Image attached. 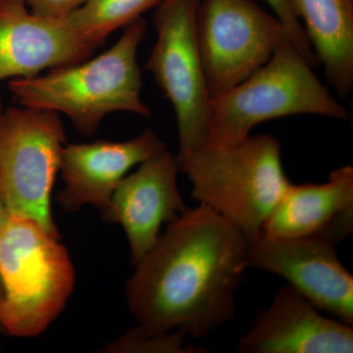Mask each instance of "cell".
I'll return each mask as SVG.
<instances>
[{"label":"cell","instance_id":"6da1fadb","mask_svg":"<svg viewBox=\"0 0 353 353\" xmlns=\"http://www.w3.org/2000/svg\"><path fill=\"white\" fill-rule=\"evenodd\" d=\"M248 241L199 204L169 223L127 283L128 307L139 324L208 336L236 316L248 266Z\"/></svg>","mask_w":353,"mask_h":353},{"label":"cell","instance_id":"7a4b0ae2","mask_svg":"<svg viewBox=\"0 0 353 353\" xmlns=\"http://www.w3.org/2000/svg\"><path fill=\"white\" fill-rule=\"evenodd\" d=\"M146 29V21L139 18L97 57L31 78L14 79L9 81V90L23 108L65 114L85 136L94 134L111 113L150 117L152 110L141 99L138 61Z\"/></svg>","mask_w":353,"mask_h":353},{"label":"cell","instance_id":"3957f363","mask_svg":"<svg viewBox=\"0 0 353 353\" xmlns=\"http://www.w3.org/2000/svg\"><path fill=\"white\" fill-rule=\"evenodd\" d=\"M192 183V196L236 227L246 240L262 229L290 185L280 143L262 134L225 148H203L176 157Z\"/></svg>","mask_w":353,"mask_h":353},{"label":"cell","instance_id":"277c9868","mask_svg":"<svg viewBox=\"0 0 353 353\" xmlns=\"http://www.w3.org/2000/svg\"><path fill=\"white\" fill-rule=\"evenodd\" d=\"M59 238L22 216L0 233V329L10 336L36 338L66 307L76 274Z\"/></svg>","mask_w":353,"mask_h":353},{"label":"cell","instance_id":"5b68a950","mask_svg":"<svg viewBox=\"0 0 353 353\" xmlns=\"http://www.w3.org/2000/svg\"><path fill=\"white\" fill-rule=\"evenodd\" d=\"M313 65L285 38L271 59L243 82L212 97L205 146L225 148L267 121L317 115L347 121L350 114L312 71Z\"/></svg>","mask_w":353,"mask_h":353},{"label":"cell","instance_id":"8992f818","mask_svg":"<svg viewBox=\"0 0 353 353\" xmlns=\"http://www.w3.org/2000/svg\"><path fill=\"white\" fill-rule=\"evenodd\" d=\"M65 145L60 114L23 106L0 111V181L9 213L58 236L51 194Z\"/></svg>","mask_w":353,"mask_h":353},{"label":"cell","instance_id":"52a82bcc","mask_svg":"<svg viewBox=\"0 0 353 353\" xmlns=\"http://www.w3.org/2000/svg\"><path fill=\"white\" fill-rule=\"evenodd\" d=\"M201 0H163L153 13L157 41L145 68L175 112L178 157L206 143L211 97L196 36Z\"/></svg>","mask_w":353,"mask_h":353},{"label":"cell","instance_id":"ba28073f","mask_svg":"<svg viewBox=\"0 0 353 353\" xmlns=\"http://www.w3.org/2000/svg\"><path fill=\"white\" fill-rule=\"evenodd\" d=\"M196 36L211 99L263 67L288 38L281 21L253 0H201Z\"/></svg>","mask_w":353,"mask_h":353},{"label":"cell","instance_id":"9c48e42d","mask_svg":"<svg viewBox=\"0 0 353 353\" xmlns=\"http://www.w3.org/2000/svg\"><path fill=\"white\" fill-rule=\"evenodd\" d=\"M338 243L324 232L294 239L261 234L248 241V266L284 278L318 310L353 326V277L339 259Z\"/></svg>","mask_w":353,"mask_h":353},{"label":"cell","instance_id":"30bf717a","mask_svg":"<svg viewBox=\"0 0 353 353\" xmlns=\"http://www.w3.org/2000/svg\"><path fill=\"white\" fill-rule=\"evenodd\" d=\"M179 171L176 157L166 148L125 176L101 212L106 222L124 230L134 266L157 243L163 224L188 209L178 188Z\"/></svg>","mask_w":353,"mask_h":353},{"label":"cell","instance_id":"8fae6325","mask_svg":"<svg viewBox=\"0 0 353 353\" xmlns=\"http://www.w3.org/2000/svg\"><path fill=\"white\" fill-rule=\"evenodd\" d=\"M166 148L152 129L129 141L66 143L59 171L64 183L57 196L60 208L73 213L92 205L103 212L130 170Z\"/></svg>","mask_w":353,"mask_h":353},{"label":"cell","instance_id":"7c38bea8","mask_svg":"<svg viewBox=\"0 0 353 353\" xmlns=\"http://www.w3.org/2000/svg\"><path fill=\"white\" fill-rule=\"evenodd\" d=\"M95 50L66 20L34 15L24 0H0V82L79 63Z\"/></svg>","mask_w":353,"mask_h":353},{"label":"cell","instance_id":"4fadbf2b","mask_svg":"<svg viewBox=\"0 0 353 353\" xmlns=\"http://www.w3.org/2000/svg\"><path fill=\"white\" fill-rule=\"evenodd\" d=\"M238 348L243 353H352L353 329L325 317L287 285L241 339Z\"/></svg>","mask_w":353,"mask_h":353},{"label":"cell","instance_id":"5bb4252c","mask_svg":"<svg viewBox=\"0 0 353 353\" xmlns=\"http://www.w3.org/2000/svg\"><path fill=\"white\" fill-rule=\"evenodd\" d=\"M350 208H353V168L343 166L332 171L324 183H290L265 222L262 234L274 239L312 236Z\"/></svg>","mask_w":353,"mask_h":353},{"label":"cell","instance_id":"9a60e30c","mask_svg":"<svg viewBox=\"0 0 353 353\" xmlns=\"http://www.w3.org/2000/svg\"><path fill=\"white\" fill-rule=\"evenodd\" d=\"M317 63L341 99L353 88V0H289Z\"/></svg>","mask_w":353,"mask_h":353},{"label":"cell","instance_id":"2e32d148","mask_svg":"<svg viewBox=\"0 0 353 353\" xmlns=\"http://www.w3.org/2000/svg\"><path fill=\"white\" fill-rule=\"evenodd\" d=\"M163 0H87L66 21L88 43L99 48L112 32L141 18Z\"/></svg>","mask_w":353,"mask_h":353},{"label":"cell","instance_id":"e0dca14e","mask_svg":"<svg viewBox=\"0 0 353 353\" xmlns=\"http://www.w3.org/2000/svg\"><path fill=\"white\" fill-rule=\"evenodd\" d=\"M97 352L103 353H203L206 348L192 345L181 331H166L139 324L109 341Z\"/></svg>","mask_w":353,"mask_h":353},{"label":"cell","instance_id":"ac0fdd59","mask_svg":"<svg viewBox=\"0 0 353 353\" xmlns=\"http://www.w3.org/2000/svg\"><path fill=\"white\" fill-rule=\"evenodd\" d=\"M264 1L268 4L274 15L284 26L288 39L296 46L297 50L303 54L309 63L313 66L317 64L303 25L292 10L289 0H264Z\"/></svg>","mask_w":353,"mask_h":353},{"label":"cell","instance_id":"d6986e66","mask_svg":"<svg viewBox=\"0 0 353 353\" xmlns=\"http://www.w3.org/2000/svg\"><path fill=\"white\" fill-rule=\"evenodd\" d=\"M30 11L39 17L66 20L87 0H24Z\"/></svg>","mask_w":353,"mask_h":353},{"label":"cell","instance_id":"ffe728a7","mask_svg":"<svg viewBox=\"0 0 353 353\" xmlns=\"http://www.w3.org/2000/svg\"><path fill=\"white\" fill-rule=\"evenodd\" d=\"M10 217L8 208H7L6 197H4L3 190H2L1 181H0V233L6 227L7 221Z\"/></svg>","mask_w":353,"mask_h":353},{"label":"cell","instance_id":"44dd1931","mask_svg":"<svg viewBox=\"0 0 353 353\" xmlns=\"http://www.w3.org/2000/svg\"><path fill=\"white\" fill-rule=\"evenodd\" d=\"M2 299V287H1V283H0V303H1Z\"/></svg>","mask_w":353,"mask_h":353},{"label":"cell","instance_id":"7402d4cb","mask_svg":"<svg viewBox=\"0 0 353 353\" xmlns=\"http://www.w3.org/2000/svg\"><path fill=\"white\" fill-rule=\"evenodd\" d=\"M2 110V108H1V101H0V111Z\"/></svg>","mask_w":353,"mask_h":353}]
</instances>
